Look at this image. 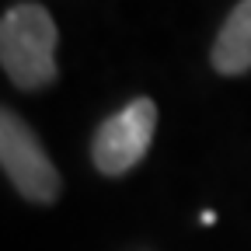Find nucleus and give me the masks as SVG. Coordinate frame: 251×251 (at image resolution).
<instances>
[{"label":"nucleus","mask_w":251,"mask_h":251,"mask_svg":"<svg viewBox=\"0 0 251 251\" xmlns=\"http://www.w3.org/2000/svg\"><path fill=\"white\" fill-rule=\"evenodd\" d=\"M56 25L46 7L18 4L0 21V59L4 74L21 91H39L56 80Z\"/></svg>","instance_id":"1"},{"label":"nucleus","mask_w":251,"mask_h":251,"mask_svg":"<svg viewBox=\"0 0 251 251\" xmlns=\"http://www.w3.org/2000/svg\"><path fill=\"white\" fill-rule=\"evenodd\" d=\"M0 164L14 188L31 202H52L59 196V171L46 157L35 133L11 108L0 112Z\"/></svg>","instance_id":"2"},{"label":"nucleus","mask_w":251,"mask_h":251,"mask_svg":"<svg viewBox=\"0 0 251 251\" xmlns=\"http://www.w3.org/2000/svg\"><path fill=\"white\" fill-rule=\"evenodd\" d=\"M153 129H157V105L150 98H133L122 112H115L112 119L98 126L91 143L94 168L112 178L136 168L143 161V153L150 150Z\"/></svg>","instance_id":"3"},{"label":"nucleus","mask_w":251,"mask_h":251,"mask_svg":"<svg viewBox=\"0 0 251 251\" xmlns=\"http://www.w3.org/2000/svg\"><path fill=\"white\" fill-rule=\"evenodd\" d=\"M213 67L224 77H237L251 70V0H241L227 14L213 42Z\"/></svg>","instance_id":"4"}]
</instances>
